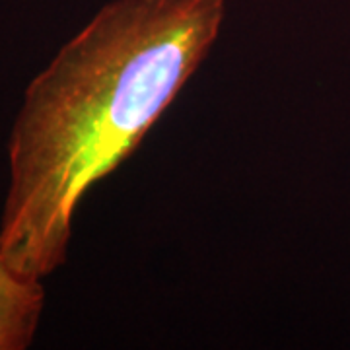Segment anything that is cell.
<instances>
[{
    "label": "cell",
    "mask_w": 350,
    "mask_h": 350,
    "mask_svg": "<svg viewBox=\"0 0 350 350\" xmlns=\"http://www.w3.org/2000/svg\"><path fill=\"white\" fill-rule=\"evenodd\" d=\"M224 0H113L25 90L8 142L0 257L45 278L84 195L137 150L218 39Z\"/></svg>",
    "instance_id": "cell-1"
},
{
    "label": "cell",
    "mask_w": 350,
    "mask_h": 350,
    "mask_svg": "<svg viewBox=\"0 0 350 350\" xmlns=\"http://www.w3.org/2000/svg\"><path fill=\"white\" fill-rule=\"evenodd\" d=\"M45 304L41 278L24 275L0 257V350L31 345Z\"/></svg>",
    "instance_id": "cell-2"
}]
</instances>
